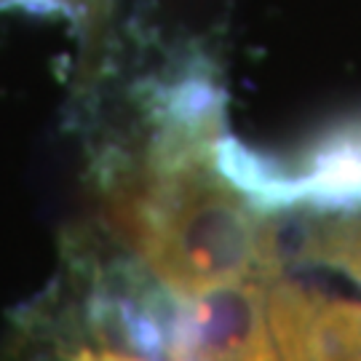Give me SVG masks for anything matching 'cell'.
<instances>
[{"label": "cell", "mask_w": 361, "mask_h": 361, "mask_svg": "<svg viewBox=\"0 0 361 361\" xmlns=\"http://www.w3.org/2000/svg\"><path fill=\"white\" fill-rule=\"evenodd\" d=\"M265 295V281L246 279L185 300L174 348L190 361H281Z\"/></svg>", "instance_id": "2"}, {"label": "cell", "mask_w": 361, "mask_h": 361, "mask_svg": "<svg viewBox=\"0 0 361 361\" xmlns=\"http://www.w3.org/2000/svg\"><path fill=\"white\" fill-rule=\"evenodd\" d=\"M300 182L302 207L313 214H361V123L313 145Z\"/></svg>", "instance_id": "3"}, {"label": "cell", "mask_w": 361, "mask_h": 361, "mask_svg": "<svg viewBox=\"0 0 361 361\" xmlns=\"http://www.w3.org/2000/svg\"><path fill=\"white\" fill-rule=\"evenodd\" d=\"M262 222L217 174L212 145H155L147 164L110 180L104 195L107 233L185 300L265 281Z\"/></svg>", "instance_id": "1"}, {"label": "cell", "mask_w": 361, "mask_h": 361, "mask_svg": "<svg viewBox=\"0 0 361 361\" xmlns=\"http://www.w3.org/2000/svg\"><path fill=\"white\" fill-rule=\"evenodd\" d=\"M310 262L340 265L361 284V219H356V222H324L319 252Z\"/></svg>", "instance_id": "4"}]
</instances>
